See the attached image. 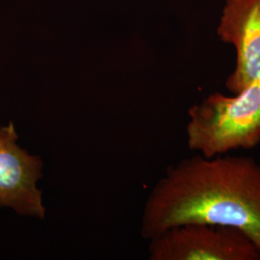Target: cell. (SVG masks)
<instances>
[{"instance_id":"1","label":"cell","mask_w":260,"mask_h":260,"mask_svg":"<svg viewBox=\"0 0 260 260\" xmlns=\"http://www.w3.org/2000/svg\"><path fill=\"white\" fill-rule=\"evenodd\" d=\"M201 223L230 226L260 251V164L246 156L202 155L169 168L146 202L141 235Z\"/></svg>"},{"instance_id":"2","label":"cell","mask_w":260,"mask_h":260,"mask_svg":"<svg viewBox=\"0 0 260 260\" xmlns=\"http://www.w3.org/2000/svg\"><path fill=\"white\" fill-rule=\"evenodd\" d=\"M188 146L213 158L260 144V80L233 96L208 95L189 109Z\"/></svg>"},{"instance_id":"3","label":"cell","mask_w":260,"mask_h":260,"mask_svg":"<svg viewBox=\"0 0 260 260\" xmlns=\"http://www.w3.org/2000/svg\"><path fill=\"white\" fill-rule=\"evenodd\" d=\"M151 260H260V251L244 233L230 226L186 223L150 239Z\"/></svg>"},{"instance_id":"4","label":"cell","mask_w":260,"mask_h":260,"mask_svg":"<svg viewBox=\"0 0 260 260\" xmlns=\"http://www.w3.org/2000/svg\"><path fill=\"white\" fill-rule=\"evenodd\" d=\"M13 121L0 127V207L44 220L47 208L38 182L43 177L41 157L29 153L19 144Z\"/></svg>"},{"instance_id":"5","label":"cell","mask_w":260,"mask_h":260,"mask_svg":"<svg viewBox=\"0 0 260 260\" xmlns=\"http://www.w3.org/2000/svg\"><path fill=\"white\" fill-rule=\"evenodd\" d=\"M217 33L236 50L235 68L225 87L240 93L260 80V0H226Z\"/></svg>"}]
</instances>
